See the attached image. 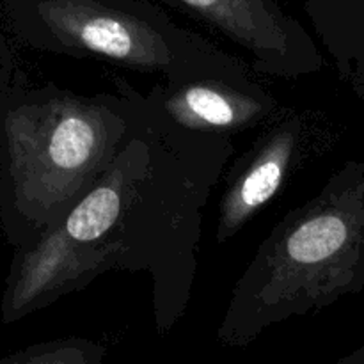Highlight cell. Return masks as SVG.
<instances>
[{
  "label": "cell",
  "instance_id": "6da1fadb",
  "mask_svg": "<svg viewBox=\"0 0 364 364\" xmlns=\"http://www.w3.org/2000/svg\"><path fill=\"white\" fill-rule=\"evenodd\" d=\"M142 109L144 121L95 188L63 223L16 249L2 306L6 322L109 272L148 274L160 338L185 316L205 208L237 149L231 139L183 134L160 123L144 103Z\"/></svg>",
  "mask_w": 364,
  "mask_h": 364
},
{
  "label": "cell",
  "instance_id": "7a4b0ae2",
  "mask_svg": "<svg viewBox=\"0 0 364 364\" xmlns=\"http://www.w3.org/2000/svg\"><path fill=\"white\" fill-rule=\"evenodd\" d=\"M80 95L13 84L0 96V215L16 249L63 223L144 121L137 89Z\"/></svg>",
  "mask_w": 364,
  "mask_h": 364
},
{
  "label": "cell",
  "instance_id": "3957f363",
  "mask_svg": "<svg viewBox=\"0 0 364 364\" xmlns=\"http://www.w3.org/2000/svg\"><path fill=\"white\" fill-rule=\"evenodd\" d=\"M364 290V160H347L290 210L231 290L215 338L244 348L267 329Z\"/></svg>",
  "mask_w": 364,
  "mask_h": 364
},
{
  "label": "cell",
  "instance_id": "277c9868",
  "mask_svg": "<svg viewBox=\"0 0 364 364\" xmlns=\"http://www.w3.org/2000/svg\"><path fill=\"white\" fill-rule=\"evenodd\" d=\"M46 48L95 57L164 82H252L245 64L164 18L107 0H53L43 6Z\"/></svg>",
  "mask_w": 364,
  "mask_h": 364
},
{
  "label": "cell",
  "instance_id": "5b68a950",
  "mask_svg": "<svg viewBox=\"0 0 364 364\" xmlns=\"http://www.w3.org/2000/svg\"><path fill=\"white\" fill-rule=\"evenodd\" d=\"M315 123L309 110H290L256 137L224 174V192L217 206L215 242L226 244L256 215L272 205L291 174L309 155Z\"/></svg>",
  "mask_w": 364,
  "mask_h": 364
},
{
  "label": "cell",
  "instance_id": "8992f818",
  "mask_svg": "<svg viewBox=\"0 0 364 364\" xmlns=\"http://www.w3.org/2000/svg\"><path fill=\"white\" fill-rule=\"evenodd\" d=\"M148 112L160 123L191 135L231 139L283 116L272 92L252 82L159 80L146 92L139 91Z\"/></svg>",
  "mask_w": 364,
  "mask_h": 364
},
{
  "label": "cell",
  "instance_id": "52a82bcc",
  "mask_svg": "<svg viewBox=\"0 0 364 364\" xmlns=\"http://www.w3.org/2000/svg\"><path fill=\"white\" fill-rule=\"evenodd\" d=\"M176 2L240 46L259 73L295 80L322 70V53L311 36L274 0Z\"/></svg>",
  "mask_w": 364,
  "mask_h": 364
},
{
  "label": "cell",
  "instance_id": "ba28073f",
  "mask_svg": "<svg viewBox=\"0 0 364 364\" xmlns=\"http://www.w3.org/2000/svg\"><path fill=\"white\" fill-rule=\"evenodd\" d=\"M107 348L89 338H63L34 345L2 359L0 364H103Z\"/></svg>",
  "mask_w": 364,
  "mask_h": 364
},
{
  "label": "cell",
  "instance_id": "9c48e42d",
  "mask_svg": "<svg viewBox=\"0 0 364 364\" xmlns=\"http://www.w3.org/2000/svg\"><path fill=\"white\" fill-rule=\"evenodd\" d=\"M334 364H364V347L350 352V354L345 355V358L338 359Z\"/></svg>",
  "mask_w": 364,
  "mask_h": 364
}]
</instances>
